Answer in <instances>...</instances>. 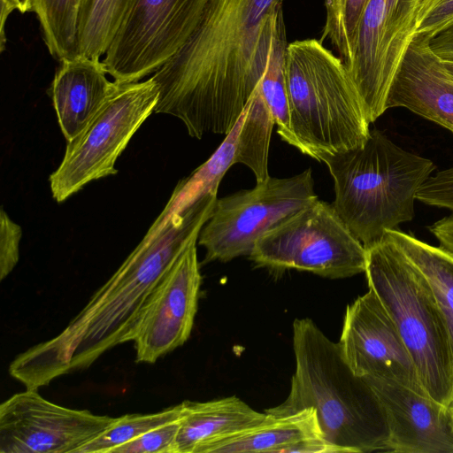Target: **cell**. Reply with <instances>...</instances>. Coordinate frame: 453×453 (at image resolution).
Segmentation results:
<instances>
[{"label":"cell","instance_id":"1","mask_svg":"<svg viewBox=\"0 0 453 453\" xmlns=\"http://www.w3.org/2000/svg\"><path fill=\"white\" fill-rule=\"evenodd\" d=\"M283 0H210L188 41L151 76L154 112L180 119L190 136L228 134L262 80Z\"/></svg>","mask_w":453,"mask_h":453},{"label":"cell","instance_id":"2","mask_svg":"<svg viewBox=\"0 0 453 453\" xmlns=\"http://www.w3.org/2000/svg\"><path fill=\"white\" fill-rule=\"evenodd\" d=\"M218 189L186 206L168 203L143 240L55 337L19 354L9 373L26 388L90 366L111 348L134 341L155 288L211 216Z\"/></svg>","mask_w":453,"mask_h":453},{"label":"cell","instance_id":"3","mask_svg":"<svg viewBox=\"0 0 453 453\" xmlns=\"http://www.w3.org/2000/svg\"><path fill=\"white\" fill-rule=\"evenodd\" d=\"M296 371L290 392L265 411L289 415L306 408L317 413L324 438L342 453L386 451L384 411L367 381L357 376L332 342L311 319L293 323Z\"/></svg>","mask_w":453,"mask_h":453},{"label":"cell","instance_id":"4","mask_svg":"<svg viewBox=\"0 0 453 453\" xmlns=\"http://www.w3.org/2000/svg\"><path fill=\"white\" fill-rule=\"evenodd\" d=\"M316 160L333 177L335 212L365 248L414 218L417 192L435 169L432 160L403 150L376 128L362 146L321 153Z\"/></svg>","mask_w":453,"mask_h":453},{"label":"cell","instance_id":"5","mask_svg":"<svg viewBox=\"0 0 453 453\" xmlns=\"http://www.w3.org/2000/svg\"><path fill=\"white\" fill-rule=\"evenodd\" d=\"M285 75L292 131L299 150L316 159L362 146L371 124L342 60L320 40L288 44Z\"/></svg>","mask_w":453,"mask_h":453},{"label":"cell","instance_id":"6","mask_svg":"<svg viewBox=\"0 0 453 453\" xmlns=\"http://www.w3.org/2000/svg\"><path fill=\"white\" fill-rule=\"evenodd\" d=\"M365 275L393 320L427 396L453 404V352L434 293L424 274L388 237L365 248Z\"/></svg>","mask_w":453,"mask_h":453},{"label":"cell","instance_id":"7","mask_svg":"<svg viewBox=\"0 0 453 453\" xmlns=\"http://www.w3.org/2000/svg\"><path fill=\"white\" fill-rule=\"evenodd\" d=\"M159 88L152 77L116 85L88 125L67 142L65 156L50 178L53 198L61 203L85 185L116 174L115 164L129 141L154 112Z\"/></svg>","mask_w":453,"mask_h":453},{"label":"cell","instance_id":"8","mask_svg":"<svg viewBox=\"0 0 453 453\" xmlns=\"http://www.w3.org/2000/svg\"><path fill=\"white\" fill-rule=\"evenodd\" d=\"M273 271L296 269L330 279L365 273L366 250L335 212L319 199L276 226L249 256Z\"/></svg>","mask_w":453,"mask_h":453},{"label":"cell","instance_id":"9","mask_svg":"<svg viewBox=\"0 0 453 453\" xmlns=\"http://www.w3.org/2000/svg\"><path fill=\"white\" fill-rule=\"evenodd\" d=\"M317 199L310 168L289 178L269 176L217 199L197 239L204 262L250 256L260 237Z\"/></svg>","mask_w":453,"mask_h":453},{"label":"cell","instance_id":"10","mask_svg":"<svg viewBox=\"0 0 453 453\" xmlns=\"http://www.w3.org/2000/svg\"><path fill=\"white\" fill-rule=\"evenodd\" d=\"M210 0H133L105 58L120 83L154 73L188 41Z\"/></svg>","mask_w":453,"mask_h":453},{"label":"cell","instance_id":"11","mask_svg":"<svg viewBox=\"0 0 453 453\" xmlns=\"http://www.w3.org/2000/svg\"><path fill=\"white\" fill-rule=\"evenodd\" d=\"M421 0H369L347 70L370 123L386 109L388 94L415 33Z\"/></svg>","mask_w":453,"mask_h":453},{"label":"cell","instance_id":"12","mask_svg":"<svg viewBox=\"0 0 453 453\" xmlns=\"http://www.w3.org/2000/svg\"><path fill=\"white\" fill-rule=\"evenodd\" d=\"M113 419L58 405L27 388L0 405V453H77Z\"/></svg>","mask_w":453,"mask_h":453},{"label":"cell","instance_id":"13","mask_svg":"<svg viewBox=\"0 0 453 453\" xmlns=\"http://www.w3.org/2000/svg\"><path fill=\"white\" fill-rule=\"evenodd\" d=\"M338 343L357 376L396 383L426 395L413 359L372 289L347 306Z\"/></svg>","mask_w":453,"mask_h":453},{"label":"cell","instance_id":"14","mask_svg":"<svg viewBox=\"0 0 453 453\" xmlns=\"http://www.w3.org/2000/svg\"><path fill=\"white\" fill-rule=\"evenodd\" d=\"M196 242L187 246L151 294L133 341L136 362L153 364L189 338L202 283Z\"/></svg>","mask_w":453,"mask_h":453},{"label":"cell","instance_id":"15","mask_svg":"<svg viewBox=\"0 0 453 453\" xmlns=\"http://www.w3.org/2000/svg\"><path fill=\"white\" fill-rule=\"evenodd\" d=\"M364 379L386 416L389 434L386 451L453 453L450 407L396 383Z\"/></svg>","mask_w":453,"mask_h":453},{"label":"cell","instance_id":"16","mask_svg":"<svg viewBox=\"0 0 453 453\" xmlns=\"http://www.w3.org/2000/svg\"><path fill=\"white\" fill-rule=\"evenodd\" d=\"M429 41L413 36L392 81L386 109L405 108L453 133V79Z\"/></svg>","mask_w":453,"mask_h":453},{"label":"cell","instance_id":"17","mask_svg":"<svg viewBox=\"0 0 453 453\" xmlns=\"http://www.w3.org/2000/svg\"><path fill=\"white\" fill-rule=\"evenodd\" d=\"M60 63L52 81L50 96L60 129L69 142L96 116L116 81L107 79L103 61L79 56Z\"/></svg>","mask_w":453,"mask_h":453},{"label":"cell","instance_id":"18","mask_svg":"<svg viewBox=\"0 0 453 453\" xmlns=\"http://www.w3.org/2000/svg\"><path fill=\"white\" fill-rule=\"evenodd\" d=\"M181 404L177 453H205L212 444L256 426L269 416L236 396Z\"/></svg>","mask_w":453,"mask_h":453},{"label":"cell","instance_id":"19","mask_svg":"<svg viewBox=\"0 0 453 453\" xmlns=\"http://www.w3.org/2000/svg\"><path fill=\"white\" fill-rule=\"evenodd\" d=\"M268 414L261 424L212 444L205 453H282L300 441L324 437L313 408L283 416Z\"/></svg>","mask_w":453,"mask_h":453},{"label":"cell","instance_id":"20","mask_svg":"<svg viewBox=\"0 0 453 453\" xmlns=\"http://www.w3.org/2000/svg\"><path fill=\"white\" fill-rule=\"evenodd\" d=\"M428 280L448 328L453 352V256L415 236L394 229L386 233Z\"/></svg>","mask_w":453,"mask_h":453},{"label":"cell","instance_id":"21","mask_svg":"<svg viewBox=\"0 0 453 453\" xmlns=\"http://www.w3.org/2000/svg\"><path fill=\"white\" fill-rule=\"evenodd\" d=\"M133 0H82L78 20L79 56L100 60L108 51Z\"/></svg>","mask_w":453,"mask_h":453},{"label":"cell","instance_id":"22","mask_svg":"<svg viewBox=\"0 0 453 453\" xmlns=\"http://www.w3.org/2000/svg\"><path fill=\"white\" fill-rule=\"evenodd\" d=\"M288 44L282 11H280L275 20L268 63L259 87L277 126V133L283 141L299 150V142L291 127L285 75Z\"/></svg>","mask_w":453,"mask_h":453},{"label":"cell","instance_id":"23","mask_svg":"<svg viewBox=\"0 0 453 453\" xmlns=\"http://www.w3.org/2000/svg\"><path fill=\"white\" fill-rule=\"evenodd\" d=\"M274 125L273 117L258 84L248 103L235 155L236 163L248 166L253 172L257 182L269 177L268 152Z\"/></svg>","mask_w":453,"mask_h":453},{"label":"cell","instance_id":"24","mask_svg":"<svg viewBox=\"0 0 453 453\" xmlns=\"http://www.w3.org/2000/svg\"><path fill=\"white\" fill-rule=\"evenodd\" d=\"M82 0H33L43 40L51 56L60 62L79 57L78 20Z\"/></svg>","mask_w":453,"mask_h":453},{"label":"cell","instance_id":"25","mask_svg":"<svg viewBox=\"0 0 453 453\" xmlns=\"http://www.w3.org/2000/svg\"><path fill=\"white\" fill-rule=\"evenodd\" d=\"M182 404L148 414H126L114 418L111 424L98 436L83 445L77 453L111 451L144 433L168 422L179 419Z\"/></svg>","mask_w":453,"mask_h":453},{"label":"cell","instance_id":"26","mask_svg":"<svg viewBox=\"0 0 453 453\" xmlns=\"http://www.w3.org/2000/svg\"><path fill=\"white\" fill-rule=\"evenodd\" d=\"M369 0H326V18L320 41L329 39L348 66L352 60L358 25Z\"/></svg>","mask_w":453,"mask_h":453},{"label":"cell","instance_id":"27","mask_svg":"<svg viewBox=\"0 0 453 453\" xmlns=\"http://www.w3.org/2000/svg\"><path fill=\"white\" fill-rule=\"evenodd\" d=\"M180 418L158 426L117 447L111 453H177L176 439Z\"/></svg>","mask_w":453,"mask_h":453},{"label":"cell","instance_id":"28","mask_svg":"<svg viewBox=\"0 0 453 453\" xmlns=\"http://www.w3.org/2000/svg\"><path fill=\"white\" fill-rule=\"evenodd\" d=\"M453 25V0H421L414 35L432 39Z\"/></svg>","mask_w":453,"mask_h":453},{"label":"cell","instance_id":"29","mask_svg":"<svg viewBox=\"0 0 453 453\" xmlns=\"http://www.w3.org/2000/svg\"><path fill=\"white\" fill-rule=\"evenodd\" d=\"M416 199L453 211V166L431 175L418 188Z\"/></svg>","mask_w":453,"mask_h":453},{"label":"cell","instance_id":"30","mask_svg":"<svg viewBox=\"0 0 453 453\" xmlns=\"http://www.w3.org/2000/svg\"><path fill=\"white\" fill-rule=\"evenodd\" d=\"M20 226L12 221L4 208L0 211V280L6 278L19 257Z\"/></svg>","mask_w":453,"mask_h":453},{"label":"cell","instance_id":"31","mask_svg":"<svg viewBox=\"0 0 453 453\" xmlns=\"http://www.w3.org/2000/svg\"><path fill=\"white\" fill-rule=\"evenodd\" d=\"M282 453H342L324 437H312L287 447Z\"/></svg>","mask_w":453,"mask_h":453},{"label":"cell","instance_id":"32","mask_svg":"<svg viewBox=\"0 0 453 453\" xmlns=\"http://www.w3.org/2000/svg\"><path fill=\"white\" fill-rule=\"evenodd\" d=\"M430 48L441 58H453V25L429 41Z\"/></svg>","mask_w":453,"mask_h":453},{"label":"cell","instance_id":"33","mask_svg":"<svg viewBox=\"0 0 453 453\" xmlns=\"http://www.w3.org/2000/svg\"><path fill=\"white\" fill-rule=\"evenodd\" d=\"M33 0H1V50L4 45V24L8 16L17 10L22 13L31 12Z\"/></svg>","mask_w":453,"mask_h":453},{"label":"cell","instance_id":"34","mask_svg":"<svg viewBox=\"0 0 453 453\" xmlns=\"http://www.w3.org/2000/svg\"><path fill=\"white\" fill-rule=\"evenodd\" d=\"M441 60L444 69L453 79V58H441Z\"/></svg>","mask_w":453,"mask_h":453},{"label":"cell","instance_id":"35","mask_svg":"<svg viewBox=\"0 0 453 453\" xmlns=\"http://www.w3.org/2000/svg\"><path fill=\"white\" fill-rule=\"evenodd\" d=\"M450 407V411H451V416H452V419H453V404Z\"/></svg>","mask_w":453,"mask_h":453}]
</instances>
